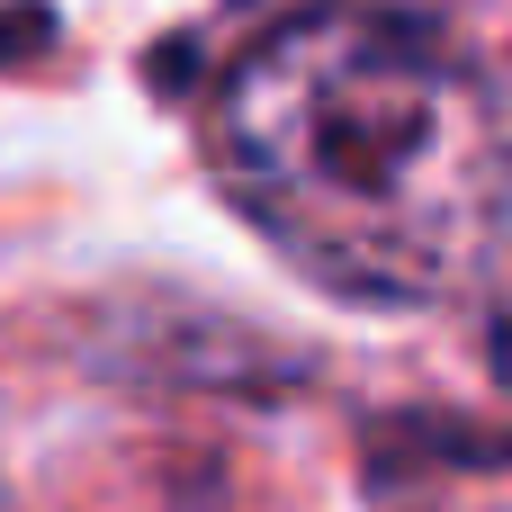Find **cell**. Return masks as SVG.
<instances>
[{"label":"cell","instance_id":"6da1fadb","mask_svg":"<svg viewBox=\"0 0 512 512\" xmlns=\"http://www.w3.org/2000/svg\"><path fill=\"white\" fill-rule=\"evenodd\" d=\"M207 162L225 198L324 288L432 306L504 234V90L414 9H297L216 90Z\"/></svg>","mask_w":512,"mask_h":512}]
</instances>
